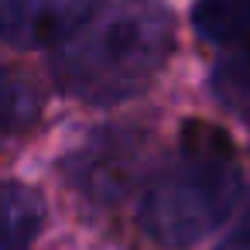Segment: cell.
I'll return each instance as SVG.
<instances>
[{"label":"cell","mask_w":250,"mask_h":250,"mask_svg":"<svg viewBox=\"0 0 250 250\" xmlns=\"http://www.w3.org/2000/svg\"><path fill=\"white\" fill-rule=\"evenodd\" d=\"M175 52V21L161 0H100L59 45L55 83L72 100L113 106L144 93Z\"/></svg>","instance_id":"1"},{"label":"cell","mask_w":250,"mask_h":250,"mask_svg":"<svg viewBox=\"0 0 250 250\" xmlns=\"http://www.w3.org/2000/svg\"><path fill=\"white\" fill-rule=\"evenodd\" d=\"M236 195L240 168L229 134L206 120H185L178 154L151 178L137 223L154 243L182 250L212 233L233 212Z\"/></svg>","instance_id":"2"},{"label":"cell","mask_w":250,"mask_h":250,"mask_svg":"<svg viewBox=\"0 0 250 250\" xmlns=\"http://www.w3.org/2000/svg\"><path fill=\"white\" fill-rule=\"evenodd\" d=\"M96 7L100 0H0V42L21 52L59 48Z\"/></svg>","instance_id":"3"},{"label":"cell","mask_w":250,"mask_h":250,"mask_svg":"<svg viewBox=\"0 0 250 250\" xmlns=\"http://www.w3.org/2000/svg\"><path fill=\"white\" fill-rule=\"evenodd\" d=\"M137 158H141V137L130 130H106L100 137H93L69 165V182L93 202H113L120 199L137 171Z\"/></svg>","instance_id":"4"},{"label":"cell","mask_w":250,"mask_h":250,"mask_svg":"<svg viewBox=\"0 0 250 250\" xmlns=\"http://www.w3.org/2000/svg\"><path fill=\"white\" fill-rule=\"evenodd\" d=\"M45 226V199L24 182L0 178V250H31Z\"/></svg>","instance_id":"5"},{"label":"cell","mask_w":250,"mask_h":250,"mask_svg":"<svg viewBox=\"0 0 250 250\" xmlns=\"http://www.w3.org/2000/svg\"><path fill=\"white\" fill-rule=\"evenodd\" d=\"M192 28L209 45H233L250 38V0H195Z\"/></svg>","instance_id":"6"},{"label":"cell","mask_w":250,"mask_h":250,"mask_svg":"<svg viewBox=\"0 0 250 250\" xmlns=\"http://www.w3.org/2000/svg\"><path fill=\"white\" fill-rule=\"evenodd\" d=\"M42 113V93L38 86L0 62V137H7V134H21L28 130Z\"/></svg>","instance_id":"7"},{"label":"cell","mask_w":250,"mask_h":250,"mask_svg":"<svg viewBox=\"0 0 250 250\" xmlns=\"http://www.w3.org/2000/svg\"><path fill=\"white\" fill-rule=\"evenodd\" d=\"M212 96L250 124V59H223L212 69Z\"/></svg>","instance_id":"8"},{"label":"cell","mask_w":250,"mask_h":250,"mask_svg":"<svg viewBox=\"0 0 250 250\" xmlns=\"http://www.w3.org/2000/svg\"><path fill=\"white\" fill-rule=\"evenodd\" d=\"M216 250H250V199H247V206H243L240 219L229 226V233L219 240V247H216Z\"/></svg>","instance_id":"9"},{"label":"cell","mask_w":250,"mask_h":250,"mask_svg":"<svg viewBox=\"0 0 250 250\" xmlns=\"http://www.w3.org/2000/svg\"><path fill=\"white\" fill-rule=\"evenodd\" d=\"M247 59H250V48H247Z\"/></svg>","instance_id":"10"}]
</instances>
